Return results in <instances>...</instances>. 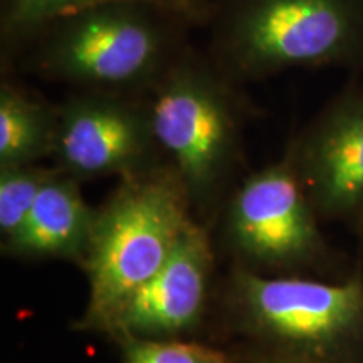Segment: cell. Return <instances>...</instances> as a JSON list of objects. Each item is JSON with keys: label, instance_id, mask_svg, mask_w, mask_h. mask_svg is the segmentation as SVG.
<instances>
[{"label": "cell", "instance_id": "11", "mask_svg": "<svg viewBox=\"0 0 363 363\" xmlns=\"http://www.w3.org/2000/svg\"><path fill=\"white\" fill-rule=\"evenodd\" d=\"M57 104L4 72L0 81V167L33 165L51 158Z\"/></svg>", "mask_w": 363, "mask_h": 363}, {"label": "cell", "instance_id": "2", "mask_svg": "<svg viewBox=\"0 0 363 363\" xmlns=\"http://www.w3.org/2000/svg\"><path fill=\"white\" fill-rule=\"evenodd\" d=\"M157 142L211 227L244 170V128L256 108L207 52L189 45L147 94Z\"/></svg>", "mask_w": 363, "mask_h": 363}, {"label": "cell", "instance_id": "9", "mask_svg": "<svg viewBox=\"0 0 363 363\" xmlns=\"http://www.w3.org/2000/svg\"><path fill=\"white\" fill-rule=\"evenodd\" d=\"M211 227L194 219L160 269L118 311L106 337L179 340L197 331L216 299Z\"/></svg>", "mask_w": 363, "mask_h": 363}, {"label": "cell", "instance_id": "12", "mask_svg": "<svg viewBox=\"0 0 363 363\" xmlns=\"http://www.w3.org/2000/svg\"><path fill=\"white\" fill-rule=\"evenodd\" d=\"M111 0H0V57L2 69L12 66L16 57L43 27L65 16L93 4ZM157 6L174 13L185 24L207 27L214 12V0H136Z\"/></svg>", "mask_w": 363, "mask_h": 363}, {"label": "cell", "instance_id": "13", "mask_svg": "<svg viewBox=\"0 0 363 363\" xmlns=\"http://www.w3.org/2000/svg\"><path fill=\"white\" fill-rule=\"evenodd\" d=\"M56 174V167L40 163L0 167V244L19 233L40 190Z\"/></svg>", "mask_w": 363, "mask_h": 363}, {"label": "cell", "instance_id": "5", "mask_svg": "<svg viewBox=\"0 0 363 363\" xmlns=\"http://www.w3.org/2000/svg\"><path fill=\"white\" fill-rule=\"evenodd\" d=\"M220 316L264 352L311 363H353L363 353V266L337 283L230 266L216 294Z\"/></svg>", "mask_w": 363, "mask_h": 363}, {"label": "cell", "instance_id": "1", "mask_svg": "<svg viewBox=\"0 0 363 363\" xmlns=\"http://www.w3.org/2000/svg\"><path fill=\"white\" fill-rule=\"evenodd\" d=\"M190 29L147 2L93 4L48 22L12 66L74 89L148 94L190 45Z\"/></svg>", "mask_w": 363, "mask_h": 363}, {"label": "cell", "instance_id": "7", "mask_svg": "<svg viewBox=\"0 0 363 363\" xmlns=\"http://www.w3.org/2000/svg\"><path fill=\"white\" fill-rule=\"evenodd\" d=\"M52 165L84 182L138 175L167 163L147 94L74 89L57 104Z\"/></svg>", "mask_w": 363, "mask_h": 363}, {"label": "cell", "instance_id": "4", "mask_svg": "<svg viewBox=\"0 0 363 363\" xmlns=\"http://www.w3.org/2000/svg\"><path fill=\"white\" fill-rule=\"evenodd\" d=\"M194 219L187 190L169 163L120 179L96 207L79 266L88 301L74 328L108 335L126 299L165 264Z\"/></svg>", "mask_w": 363, "mask_h": 363}, {"label": "cell", "instance_id": "6", "mask_svg": "<svg viewBox=\"0 0 363 363\" xmlns=\"http://www.w3.org/2000/svg\"><path fill=\"white\" fill-rule=\"evenodd\" d=\"M219 247L233 266L261 274L333 271L337 259L320 230L289 153L244 175L219 216Z\"/></svg>", "mask_w": 363, "mask_h": 363}, {"label": "cell", "instance_id": "3", "mask_svg": "<svg viewBox=\"0 0 363 363\" xmlns=\"http://www.w3.org/2000/svg\"><path fill=\"white\" fill-rule=\"evenodd\" d=\"M207 54L238 84L289 69H363V0H214Z\"/></svg>", "mask_w": 363, "mask_h": 363}, {"label": "cell", "instance_id": "10", "mask_svg": "<svg viewBox=\"0 0 363 363\" xmlns=\"http://www.w3.org/2000/svg\"><path fill=\"white\" fill-rule=\"evenodd\" d=\"M96 207L81 192V182L57 174L40 190L24 225L2 244V254L21 261H71L81 266L93 233Z\"/></svg>", "mask_w": 363, "mask_h": 363}, {"label": "cell", "instance_id": "14", "mask_svg": "<svg viewBox=\"0 0 363 363\" xmlns=\"http://www.w3.org/2000/svg\"><path fill=\"white\" fill-rule=\"evenodd\" d=\"M123 363H233L219 348L187 340H145L133 337L115 338Z\"/></svg>", "mask_w": 363, "mask_h": 363}, {"label": "cell", "instance_id": "8", "mask_svg": "<svg viewBox=\"0 0 363 363\" xmlns=\"http://www.w3.org/2000/svg\"><path fill=\"white\" fill-rule=\"evenodd\" d=\"M286 152L320 220L363 238V86L331 98Z\"/></svg>", "mask_w": 363, "mask_h": 363}, {"label": "cell", "instance_id": "15", "mask_svg": "<svg viewBox=\"0 0 363 363\" xmlns=\"http://www.w3.org/2000/svg\"><path fill=\"white\" fill-rule=\"evenodd\" d=\"M256 363H311V362L298 360V358H289V357H283V355H274V353H267V352H264V355H262V360L256 362Z\"/></svg>", "mask_w": 363, "mask_h": 363}]
</instances>
